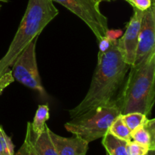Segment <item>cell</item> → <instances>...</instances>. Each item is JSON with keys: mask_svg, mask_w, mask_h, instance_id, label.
<instances>
[{"mask_svg": "<svg viewBox=\"0 0 155 155\" xmlns=\"http://www.w3.org/2000/svg\"><path fill=\"white\" fill-rule=\"evenodd\" d=\"M49 130L47 126L39 135L33 134L30 130V142L36 155H58L50 138Z\"/></svg>", "mask_w": 155, "mask_h": 155, "instance_id": "obj_11", "label": "cell"}, {"mask_svg": "<svg viewBox=\"0 0 155 155\" xmlns=\"http://www.w3.org/2000/svg\"><path fill=\"white\" fill-rule=\"evenodd\" d=\"M38 37L33 39L16 58L12 64V73L14 80L26 87L36 91L42 98L47 93L41 82L36 57V44Z\"/></svg>", "mask_w": 155, "mask_h": 155, "instance_id": "obj_5", "label": "cell"}, {"mask_svg": "<svg viewBox=\"0 0 155 155\" xmlns=\"http://www.w3.org/2000/svg\"><path fill=\"white\" fill-rule=\"evenodd\" d=\"M151 1H152V2L154 3V4H155V0H151Z\"/></svg>", "mask_w": 155, "mask_h": 155, "instance_id": "obj_25", "label": "cell"}, {"mask_svg": "<svg viewBox=\"0 0 155 155\" xmlns=\"http://www.w3.org/2000/svg\"><path fill=\"white\" fill-rule=\"evenodd\" d=\"M51 140L58 155H86L89 144L77 136L71 138L61 136L49 130Z\"/></svg>", "mask_w": 155, "mask_h": 155, "instance_id": "obj_9", "label": "cell"}, {"mask_svg": "<svg viewBox=\"0 0 155 155\" xmlns=\"http://www.w3.org/2000/svg\"><path fill=\"white\" fill-rule=\"evenodd\" d=\"M129 71L115 102L121 114L139 112L149 117L155 101V52Z\"/></svg>", "mask_w": 155, "mask_h": 155, "instance_id": "obj_2", "label": "cell"}, {"mask_svg": "<svg viewBox=\"0 0 155 155\" xmlns=\"http://www.w3.org/2000/svg\"><path fill=\"white\" fill-rule=\"evenodd\" d=\"M145 155H155V150H149L148 152Z\"/></svg>", "mask_w": 155, "mask_h": 155, "instance_id": "obj_22", "label": "cell"}, {"mask_svg": "<svg viewBox=\"0 0 155 155\" xmlns=\"http://www.w3.org/2000/svg\"><path fill=\"white\" fill-rule=\"evenodd\" d=\"M14 155H36L33 147L30 142V122L27 123V131H26L25 139L24 143L21 146L16 153L15 152Z\"/></svg>", "mask_w": 155, "mask_h": 155, "instance_id": "obj_17", "label": "cell"}, {"mask_svg": "<svg viewBox=\"0 0 155 155\" xmlns=\"http://www.w3.org/2000/svg\"><path fill=\"white\" fill-rule=\"evenodd\" d=\"M0 154L2 155H14L15 145L12 139L6 134L4 129L0 125Z\"/></svg>", "mask_w": 155, "mask_h": 155, "instance_id": "obj_16", "label": "cell"}, {"mask_svg": "<svg viewBox=\"0 0 155 155\" xmlns=\"http://www.w3.org/2000/svg\"><path fill=\"white\" fill-rule=\"evenodd\" d=\"M127 151L129 155H145L149 149L135 141L130 140L127 142Z\"/></svg>", "mask_w": 155, "mask_h": 155, "instance_id": "obj_18", "label": "cell"}, {"mask_svg": "<svg viewBox=\"0 0 155 155\" xmlns=\"http://www.w3.org/2000/svg\"><path fill=\"white\" fill-rule=\"evenodd\" d=\"M95 1L98 2H112V1H114V0H95Z\"/></svg>", "mask_w": 155, "mask_h": 155, "instance_id": "obj_23", "label": "cell"}, {"mask_svg": "<svg viewBox=\"0 0 155 155\" xmlns=\"http://www.w3.org/2000/svg\"><path fill=\"white\" fill-rule=\"evenodd\" d=\"M0 2H8V0H0Z\"/></svg>", "mask_w": 155, "mask_h": 155, "instance_id": "obj_24", "label": "cell"}, {"mask_svg": "<svg viewBox=\"0 0 155 155\" xmlns=\"http://www.w3.org/2000/svg\"><path fill=\"white\" fill-rule=\"evenodd\" d=\"M15 81L10 68L0 71V95Z\"/></svg>", "mask_w": 155, "mask_h": 155, "instance_id": "obj_19", "label": "cell"}, {"mask_svg": "<svg viewBox=\"0 0 155 155\" xmlns=\"http://www.w3.org/2000/svg\"><path fill=\"white\" fill-rule=\"evenodd\" d=\"M58 14L51 0H28L25 13L8 49L0 59V71L10 68L18 54Z\"/></svg>", "mask_w": 155, "mask_h": 155, "instance_id": "obj_3", "label": "cell"}, {"mask_svg": "<svg viewBox=\"0 0 155 155\" xmlns=\"http://www.w3.org/2000/svg\"><path fill=\"white\" fill-rule=\"evenodd\" d=\"M125 1L130 3L133 8L138 9L142 12H145L154 4L151 0H125Z\"/></svg>", "mask_w": 155, "mask_h": 155, "instance_id": "obj_20", "label": "cell"}, {"mask_svg": "<svg viewBox=\"0 0 155 155\" xmlns=\"http://www.w3.org/2000/svg\"><path fill=\"white\" fill-rule=\"evenodd\" d=\"M48 119H49V107L48 104H41L38 106L33 122H30L31 133L35 135L42 133L47 127L46 122Z\"/></svg>", "mask_w": 155, "mask_h": 155, "instance_id": "obj_12", "label": "cell"}, {"mask_svg": "<svg viewBox=\"0 0 155 155\" xmlns=\"http://www.w3.org/2000/svg\"><path fill=\"white\" fill-rule=\"evenodd\" d=\"M107 155H108V154H107Z\"/></svg>", "mask_w": 155, "mask_h": 155, "instance_id": "obj_28", "label": "cell"}, {"mask_svg": "<svg viewBox=\"0 0 155 155\" xmlns=\"http://www.w3.org/2000/svg\"><path fill=\"white\" fill-rule=\"evenodd\" d=\"M142 16L143 12L133 8V15L127 23L125 33L117 39V47L123 58L130 67L134 64L136 59Z\"/></svg>", "mask_w": 155, "mask_h": 155, "instance_id": "obj_8", "label": "cell"}, {"mask_svg": "<svg viewBox=\"0 0 155 155\" xmlns=\"http://www.w3.org/2000/svg\"><path fill=\"white\" fill-rule=\"evenodd\" d=\"M59 3L80 18L92 30L97 42L109 31L107 18L100 10V2L95 0H51Z\"/></svg>", "mask_w": 155, "mask_h": 155, "instance_id": "obj_6", "label": "cell"}, {"mask_svg": "<svg viewBox=\"0 0 155 155\" xmlns=\"http://www.w3.org/2000/svg\"><path fill=\"white\" fill-rule=\"evenodd\" d=\"M121 116L124 124L131 132L140 127L148 119L146 115L139 112H131L126 114H121Z\"/></svg>", "mask_w": 155, "mask_h": 155, "instance_id": "obj_15", "label": "cell"}, {"mask_svg": "<svg viewBox=\"0 0 155 155\" xmlns=\"http://www.w3.org/2000/svg\"><path fill=\"white\" fill-rule=\"evenodd\" d=\"M131 139L149 150H155V120L148 118L140 127L131 132Z\"/></svg>", "mask_w": 155, "mask_h": 155, "instance_id": "obj_10", "label": "cell"}, {"mask_svg": "<svg viewBox=\"0 0 155 155\" xmlns=\"http://www.w3.org/2000/svg\"><path fill=\"white\" fill-rule=\"evenodd\" d=\"M0 155H2V154H0Z\"/></svg>", "mask_w": 155, "mask_h": 155, "instance_id": "obj_27", "label": "cell"}, {"mask_svg": "<svg viewBox=\"0 0 155 155\" xmlns=\"http://www.w3.org/2000/svg\"><path fill=\"white\" fill-rule=\"evenodd\" d=\"M127 142L117 139L108 133L102 138V145L108 155H129L127 151Z\"/></svg>", "mask_w": 155, "mask_h": 155, "instance_id": "obj_13", "label": "cell"}, {"mask_svg": "<svg viewBox=\"0 0 155 155\" xmlns=\"http://www.w3.org/2000/svg\"><path fill=\"white\" fill-rule=\"evenodd\" d=\"M120 114V112L114 100L108 104L98 106L71 118L72 120L64 124V128L69 133L90 143L104 137Z\"/></svg>", "mask_w": 155, "mask_h": 155, "instance_id": "obj_4", "label": "cell"}, {"mask_svg": "<svg viewBox=\"0 0 155 155\" xmlns=\"http://www.w3.org/2000/svg\"><path fill=\"white\" fill-rule=\"evenodd\" d=\"M113 39H110L107 36L101 38L99 41H98V46H99V51L98 52H105L110 48L111 42Z\"/></svg>", "mask_w": 155, "mask_h": 155, "instance_id": "obj_21", "label": "cell"}, {"mask_svg": "<svg viewBox=\"0 0 155 155\" xmlns=\"http://www.w3.org/2000/svg\"><path fill=\"white\" fill-rule=\"evenodd\" d=\"M130 68L118 48L117 39L112 40L107 51L98 52V62L89 90L81 102L69 110L70 117L74 118L115 100Z\"/></svg>", "mask_w": 155, "mask_h": 155, "instance_id": "obj_1", "label": "cell"}, {"mask_svg": "<svg viewBox=\"0 0 155 155\" xmlns=\"http://www.w3.org/2000/svg\"><path fill=\"white\" fill-rule=\"evenodd\" d=\"M155 52V4L143 12L134 64L146 60Z\"/></svg>", "mask_w": 155, "mask_h": 155, "instance_id": "obj_7", "label": "cell"}, {"mask_svg": "<svg viewBox=\"0 0 155 155\" xmlns=\"http://www.w3.org/2000/svg\"><path fill=\"white\" fill-rule=\"evenodd\" d=\"M108 133L120 140L129 142L131 139V131L124 124L121 114L116 117L110 127H109Z\"/></svg>", "mask_w": 155, "mask_h": 155, "instance_id": "obj_14", "label": "cell"}, {"mask_svg": "<svg viewBox=\"0 0 155 155\" xmlns=\"http://www.w3.org/2000/svg\"><path fill=\"white\" fill-rule=\"evenodd\" d=\"M1 8H2V5L0 4V10H1Z\"/></svg>", "mask_w": 155, "mask_h": 155, "instance_id": "obj_26", "label": "cell"}]
</instances>
